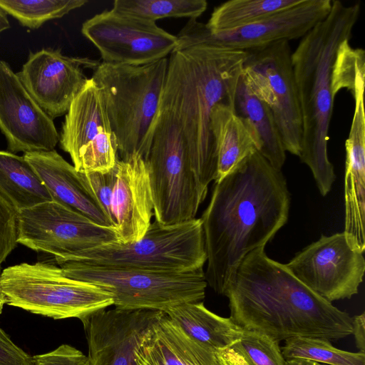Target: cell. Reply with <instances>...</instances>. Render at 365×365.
Segmentation results:
<instances>
[{"label":"cell","instance_id":"60d3db41","mask_svg":"<svg viewBox=\"0 0 365 365\" xmlns=\"http://www.w3.org/2000/svg\"><path fill=\"white\" fill-rule=\"evenodd\" d=\"M10 28L7 14L0 9V33Z\"/></svg>","mask_w":365,"mask_h":365},{"label":"cell","instance_id":"52a82bcc","mask_svg":"<svg viewBox=\"0 0 365 365\" xmlns=\"http://www.w3.org/2000/svg\"><path fill=\"white\" fill-rule=\"evenodd\" d=\"M1 284L6 304L53 319L81 320L113 304L108 292L70 278L48 262L8 267L1 272Z\"/></svg>","mask_w":365,"mask_h":365},{"label":"cell","instance_id":"b9f144b4","mask_svg":"<svg viewBox=\"0 0 365 365\" xmlns=\"http://www.w3.org/2000/svg\"><path fill=\"white\" fill-rule=\"evenodd\" d=\"M0 269H1V267H0ZM1 272H0V314L2 312L4 305L6 304V299H5L4 294L2 291V288H1Z\"/></svg>","mask_w":365,"mask_h":365},{"label":"cell","instance_id":"8992f818","mask_svg":"<svg viewBox=\"0 0 365 365\" xmlns=\"http://www.w3.org/2000/svg\"><path fill=\"white\" fill-rule=\"evenodd\" d=\"M206 260L202 222L200 218H195L170 226L161 225L154 220L137 241L104 244L79 252L61 262L120 269L184 272L203 268Z\"/></svg>","mask_w":365,"mask_h":365},{"label":"cell","instance_id":"836d02e7","mask_svg":"<svg viewBox=\"0 0 365 365\" xmlns=\"http://www.w3.org/2000/svg\"><path fill=\"white\" fill-rule=\"evenodd\" d=\"M80 178L112 225L111 198L116 178V165L109 172H79Z\"/></svg>","mask_w":365,"mask_h":365},{"label":"cell","instance_id":"4fadbf2b","mask_svg":"<svg viewBox=\"0 0 365 365\" xmlns=\"http://www.w3.org/2000/svg\"><path fill=\"white\" fill-rule=\"evenodd\" d=\"M81 33L108 64L145 65L168 58L177 47V36L156 22L112 9L85 21Z\"/></svg>","mask_w":365,"mask_h":365},{"label":"cell","instance_id":"9a60e30c","mask_svg":"<svg viewBox=\"0 0 365 365\" xmlns=\"http://www.w3.org/2000/svg\"><path fill=\"white\" fill-rule=\"evenodd\" d=\"M100 63L89 58L63 55L60 49L30 52L17 74L22 84L53 120L67 113L88 78L83 68L95 69Z\"/></svg>","mask_w":365,"mask_h":365},{"label":"cell","instance_id":"4316f807","mask_svg":"<svg viewBox=\"0 0 365 365\" xmlns=\"http://www.w3.org/2000/svg\"><path fill=\"white\" fill-rule=\"evenodd\" d=\"M302 0H230L215 7L206 24L212 33L236 30L252 24Z\"/></svg>","mask_w":365,"mask_h":365},{"label":"cell","instance_id":"e575fe53","mask_svg":"<svg viewBox=\"0 0 365 365\" xmlns=\"http://www.w3.org/2000/svg\"><path fill=\"white\" fill-rule=\"evenodd\" d=\"M18 212L0 194V265L16 247Z\"/></svg>","mask_w":365,"mask_h":365},{"label":"cell","instance_id":"2e32d148","mask_svg":"<svg viewBox=\"0 0 365 365\" xmlns=\"http://www.w3.org/2000/svg\"><path fill=\"white\" fill-rule=\"evenodd\" d=\"M0 130L13 153L51 151L60 139L53 119L4 61H0Z\"/></svg>","mask_w":365,"mask_h":365},{"label":"cell","instance_id":"f1b7e54d","mask_svg":"<svg viewBox=\"0 0 365 365\" xmlns=\"http://www.w3.org/2000/svg\"><path fill=\"white\" fill-rule=\"evenodd\" d=\"M87 3V0H0V9L23 26L34 30Z\"/></svg>","mask_w":365,"mask_h":365},{"label":"cell","instance_id":"5bb4252c","mask_svg":"<svg viewBox=\"0 0 365 365\" xmlns=\"http://www.w3.org/2000/svg\"><path fill=\"white\" fill-rule=\"evenodd\" d=\"M312 291L331 302L358 293L365 272L363 253L352 249L344 232L322 235L285 264Z\"/></svg>","mask_w":365,"mask_h":365},{"label":"cell","instance_id":"4dcf8cb0","mask_svg":"<svg viewBox=\"0 0 365 365\" xmlns=\"http://www.w3.org/2000/svg\"><path fill=\"white\" fill-rule=\"evenodd\" d=\"M230 347L245 365H286L278 342L257 331L243 329L240 339Z\"/></svg>","mask_w":365,"mask_h":365},{"label":"cell","instance_id":"ee69618b","mask_svg":"<svg viewBox=\"0 0 365 365\" xmlns=\"http://www.w3.org/2000/svg\"><path fill=\"white\" fill-rule=\"evenodd\" d=\"M1 34V33H0Z\"/></svg>","mask_w":365,"mask_h":365},{"label":"cell","instance_id":"ba28073f","mask_svg":"<svg viewBox=\"0 0 365 365\" xmlns=\"http://www.w3.org/2000/svg\"><path fill=\"white\" fill-rule=\"evenodd\" d=\"M58 264L67 277L91 283L110 293L113 305L122 309L165 312L182 303L202 302L207 285L202 268L163 272L113 269L73 262Z\"/></svg>","mask_w":365,"mask_h":365},{"label":"cell","instance_id":"74e56055","mask_svg":"<svg viewBox=\"0 0 365 365\" xmlns=\"http://www.w3.org/2000/svg\"><path fill=\"white\" fill-rule=\"evenodd\" d=\"M356 345L360 352L365 351V314L352 317V333Z\"/></svg>","mask_w":365,"mask_h":365},{"label":"cell","instance_id":"f35d334b","mask_svg":"<svg viewBox=\"0 0 365 365\" xmlns=\"http://www.w3.org/2000/svg\"><path fill=\"white\" fill-rule=\"evenodd\" d=\"M217 354L223 365H245L239 356L230 347L217 351Z\"/></svg>","mask_w":365,"mask_h":365},{"label":"cell","instance_id":"ac0fdd59","mask_svg":"<svg viewBox=\"0 0 365 365\" xmlns=\"http://www.w3.org/2000/svg\"><path fill=\"white\" fill-rule=\"evenodd\" d=\"M153 202L146 162L133 155L116 163V178L111 198L112 225L118 242L142 238L153 215Z\"/></svg>","mask_w":365,"mask_h":365},{"label":"cell","instance_id":"d6a6232c","mask_svg":"<svg viewBox=\"0 0 365 365\" xmlns=\"http://www.w3.org/2000/svg\"><path fill=\"white\" fill-rule=\"evenodd\" d=\"M118 144L112 132H102L83 147L78 172H109L116 165Z\"/></svg>","mask_w":365,"mask_h":365},{"label":"cell","instance_id":"3957f363","mask_svg":"<svg viewBox=\"0 0 365 365\" xmlns=\"http://www.w3.org/2000/svg\"><path fill=\"white\" fill-rule=\"evenodd\" d=\"M246 56L244 51L198 44L175 51L168 58L159 106L182 129L201 202L217 176L212 111L219 103L235 106Z\"/></svg>","mask_w":365,"mask_h":365},{"label":"cell","instance_id":"7c38bea8","mask_svg":"<svg viewBox=\"0 0 365 365\" xmlns=\"http://www.w3.org/2000/svg\"><path fill=\"white\" fill-rule=\"evenodd\" d=\"M331 0H302L252 24L225 32L212 33L205 24L189 19L177 36L175 51L210 44L248 51L272 43L304 37L329 13Z\"/></svg>","mask_w":365,"mask_h":365},{"label":"cell","instance_id":"d4e9b609","mask_svg":"<svg viewBox=\"0 0 365 365\" xmlns=\"http://www.w3.org/2000/svg\"><path fill=\"white\" fill-rule=\"evenodd\" d=\"M0 194L17 210L53 201L43 181L24 156L0 150Z\"/></svg>","mask_w":365,"mask_h":365},{"label":"cell","instance_id":"d6986e66","mask_svg":"<svg viewBox=\"0 0 365 365\" xmlns=\"http://www.w3.org/2000/svg\"><path fill=\"white\" fill-rule=\"evenodd\" d=\"M354 112L345 143L344 231L349 246L365 250V113L364 96L354 97Z\"/></svg>","mask_w":365,"mask_h":365},{"label":"cell","instance_id":"8fae6325","mask_svg":"<svg viewBox=\"0 0 365 365\" xmlns=\"http://www.w3.org/2000/svg\"><path fill=\"white\" fill-rule=\"evenodd\" d=\"M17 242L53 255L56 263L104 244L118 242L113 226L98 225L56 201L18 212Z\"/></svg>","mask_w":365,"mask_h":365},{"label":"cell","instance_id":"8d00e7d4","mask_svg":"<svg viewBox=\"0 0 365 365\" xmlns=\"http://www.w3.org/2000/svg\"><path fill=\"white\" fill-rule=\"evenodd\" d=\"M31 356L16 346L0 328V365H31Z\"/></svg>","mask_w":365,"mask_h":365},{"label":"cell","instance_id":"7a4b0ae2","mask_svg":"<svg viewBox=\"0 0 365 365\" xmlns=\"http://www.w3.org/2000/svg\"><path fill=\"white\" fill-rule=\"evenodd\" d=\"M230 319L244 329L279 342L294 337L328 341L352 333V317L312 291L264 247L249 252L224 294Z\"/></svg>","mask_w":365,"mask_h":365},{"label":"cell","instance_id":"484cf974","mask_svg":"<svg viewBox=\"0 0 365 365\" xmlns=\"http://www.w3.org/2000/svg\"><path fill=\"white\" fill-rule=\"evenodd\" d=\"M235 109L254 130L259 145L258 152L274 168L281 170L286 160V150L272 113L264 102L247 90L242 78Z\"/></svg>","mask_w":365,"mask_h":365},{"label":"cell","instance_id":"cb8c5ba5","mask_svg":"<svg viewBox=\"0 0 365 365\" xmlns=\"http://www.w3.org/2000/svg\"><path fill=\"white\" fill-rule=\"evenodd\" d=\"M165 313L190 339L215 352L233 345L243 331L230 318L207 309L202 302L182 303Z\"/></svg>","mask_w":365,"mask_h":365},{"label":"cell","instance_id":"e0dca14e","mask_svg":"<svg viewBox=\"0 0 365 365\" xmlns=\"http://www.w3.org/2000/svg\"><path fill=\"white\" fill-rule=\"evenodd\" d=\"M165 312L149 309H101L81 319L91 365H137L145 334Z\"/></svg>","mask_w":365,"mask_h":365},{"label":"cell","instance_id":"ffe728a7","mask_svg":"<svg viewBox=\"0 0 365 365\" xmlns=\"http://www.w3.org/2000/svg\"><path fill=\"white\" fill-rule=\"evenodd\" d=\"M23 156L44 183L53 201L70 207L98 225L112 226L83 185L79 172L55 150L26 153Z\"/></svg>","mask_w":365,"mask_h":365},{"label":"cell","instance_id":"5b68a950","mask_svg":"<svg viewBox=\"0 0 365 365\" xmlns=\"http://www.w3.org/2000/svg\"><path fill=\"white\" fill-rule=\"evenodd\" d=\"M168 58L142 66L105 63L94 69L120 160H146L155 129Z\"/></svg>","mask_w":365,"mask_h":365},{"label":"cell","instance_id":"d590c367","mask_svg":"<svg viewBox=\"0 0 365 365\" xmlns=\"http://www.w3.org/2000/svg\"><path fill=\"white\" fill-rule=\"evenodd\" d=\"M31 361V365H91L88 356L68 344H62L51 351L33 356Z\"/></svg>","mask_w":365,"mask_h":365},{"label":"cell","instance_id":"603a6c76","mask_svg":"<svg viewBox=\"0 0 365 365\" xmlns=\"http://www.w3.org/2000/svg\"><path fill=\"white\" fill-rule=\"evenodd\" d=\"M211 132L217 156L215 181L222 178L259 150V141L254 130L232 105L219 103L214 107L211 114Z\"/></svg>","mask_w":365,"mask_h":365},{"label":"cell","instance_id":"ab89813d","mask_svg":"<svg viewBox=\"0 0 365 365\" xmlns=\"http://www.w3.org/2000/svg\"><path fill=\"white\" fill-rule=\"evenodd\" d=\"M286 365H326L306 359H291L286 361Z\"/></svg>","mask_w":365,"mask_h":365},{"label":"cell","instance_id":"7402d4cb","mask_svg":"<svg viewBox=\"0 0 365 365\" xmlns=\"http://www.w3.org/2000/svg\"><path fill=\"white\" fill-rule=\"evenodd\" d=\"M102 132H112L101 91L92 78L73 100L62 124L59 143L77 170L85 145Z\"/></svg>","mask_w":365,"mask_h":365},{"label":"cell","instance_id":"6da1fadb","mask_svg":"<svg viewBox=\"0 0 365 365\" xmlns=\"http://www.w3.org/2000/svg\"><path fill=\"white\" fill-rule=\"evenodd\" d=\"M290 195L281 171L257 150L215 181L200 220L207 284L224 295L242 259L287 223Z\"/></svg>","mask_w":365,"mask_h":365},{"label":"cell","instance_id":"f546056e","mask_svg":"<svg viewBox=\"0 0 365 365\" xmlns=\"http://www.w3.org/2000/svg\"><path fill=\"white\" fill-rule=\"evenodd\" d=\"M285 341L282 354L286 361L306 359L329 365H365L364 353L339 349L328 340L294 337Z\"/></svg>","mask_w":365,"mask_h":365},{"label":"cell","instance_id":"44dd1931","mask_svg":"<svg viewBox=\"0 0 365 365\" xmlns=\"http://www.w3.org/2000/svg\"><path fill=\"white\" fill-rule=\"evenodd\" d=\"M217 352L197 343L165 313L149 329L136 351L137 365H219Z\"/></svg>","mask_w":365,"mask_h":365},{"label":"cell","instance_id":"277c9868","mask_svg":"<svg viewBox=\"0 0 365 365\" xmlns=\"http://www.w3.org/2000/svg\"><path fill=\"white\" fill-rule=\"evenodd\" d=\"M360 12L359 2L347 6L331 0L328 15L302 38L292 54L302 120L299 157L310 168L322 196L329 192L336 178L327 150L335 98L332 66L339 46L350 41Z\"/></svg>","mask_w":365,"mask_h":365},{"label":"cell","instance_id":"83f0119b","mask_svg":"<svg viewBox=\"0 0 365 365\" xmlns=\"http://www.w3.org/2000/svg\"><path fill=\"white\" fill-rule=\"evenodd\" d=\"M207 7L205 0H115L112 9L156 22L165 18L197 19Z\"/></svg>","mask_w":365,"mask_h":365},{"label":"cell","instance_id":"7bdbcfd3","mask_svg":"<svg viewBox=\"0 0 365 365\" xmlns=\"http://www.w3.org/2000/svg\"><path fill=\"white\" fill-rule=\"evenodd\" d=\"M218 359H219V358H218ZM219 361H220V359H219ZM219 365H223V364L220 362V361Z\"/></svg>","mask_w":365,"mask_h":365},{"label":"cell","instance_id":"9c48e42d","mask_svg":"<svg viewBox=\"0 0 365 365\" xmlns=\"http://www.w3.org/2000/svg\"><path fill=\"white\" fill-rule=\"evenodd\" d=\"M145 162L155 220L170 226L195 219L202 202L187 143L175 118L160 106Z\"/></svg>","mask_w":365,"mask_h":365},{"label":"cell","instance_id":"1f68e13d","mask_svg":"<svg viewBox=\"0 0 365 365\" xmlns=\"http://www.w3.org/2000/svg\"><path fill=\"white\" fill-rule=\"evenodd\" d=\"M349 41L339 46L332 66L331 86L334 97L344 88L352 93L358 73L365 70L364 50L351 47Z\"/></svg>","mask_w":365,"mask_h":365},{"label":"cell","instance_id":"30bf717a","mask_svg":"<svg viewBox=\"0 0 365 365\" xmlns=\"http://www.w3.org/2000/svg\"><path fill=\"white\" fill-rule=\"evenodd\" d=\"M292 54L287 41L248 51L242 79L247 90L270 109L285 150L299 156L302 120Z\"/></svg>","mask_w":365,"mask_h":365}]
</instances>
